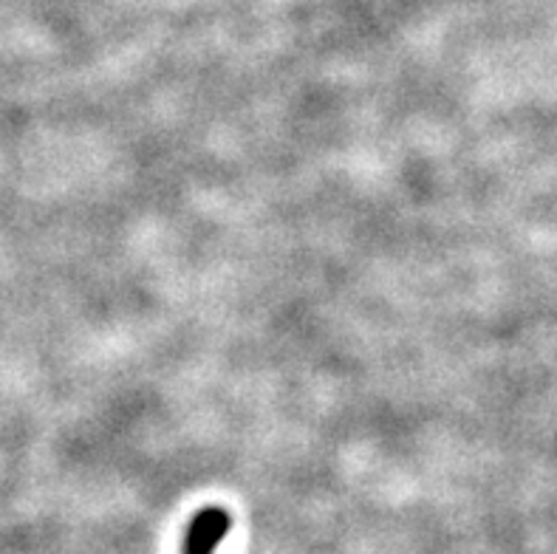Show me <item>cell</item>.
I'll return each mask as SVG.
<instances>
[{"instance_id": "cell-1", "label": "cell", "mask_w": 557, "mask_h": 554, "mask_svg": "<svg viewBox=\"0 0 557 554\" xmlns=\"http://www.w3.org/2000/svg\"><path fill=\"white\" fill-rule=\"evenodd\" d=\"M230 529H233V518L224 506H207L190 520L187 534H184L182 554H215Z\"/></svg>"}]
</instances>
